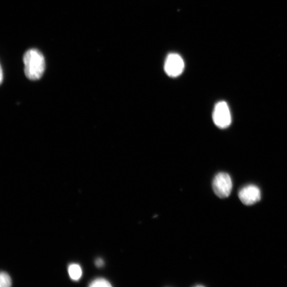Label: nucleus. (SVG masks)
Instances as JSON below:
<instances>
[{
	"instance_id": "obj_1",
	"label": "nucleus",
	"mask_w": 287,
	"mask_h": 287,
	"mask_svg": "<svg viewBox=\"0 0 287 287\" xmlns=\"http://www.w3.org/2000/svg\"><path fill=\"white\" fill-rule=\"evenodd\" d=\"M24 72L28 79L32 81L40 80L45 70V60L43 54L36 49H31L24 54Z\"/></svg>"
},
{
	"instance_id": "obj_2",
	"label": "nucleus",
	"mask_w": 287,
	"mask_h": 287,
	"mask_svg": "<svg viewBox=\"0 0 287 287\" xmlns=\"http://www.w3.org/2000/svg\"><path fill=\"white\" fill-rule=\"evenodd\" d=\"M212 187L217 197L220 199L227 198L232 191V179L227 173L220 172L214 178Z\"/></svg>"
},
{
	"instance_id": "obj_3",
	"label": "nucleus",
	"mask_w": 287,
	"mask_h": 287,
	"mask_svg": "<svg viewBox=\"0 0 287 287\" xmlns=\"http://www.w3.org/2000/svg\"><path fill=\"white\" fill-rule=\"evenodd\" d=\"M213 121L217 127L225 129L232 122V115L227 103L220 101L215 104L212 114Z\"/></svg>"
},
{
	"instance_id": "obj_4",
	"label": "nucleus",
	"mask_w": 287,
	"mask_h": 287,
	"mask_svg": "<svg viewBox=\"0 0 287 287\" xmlns=\"http://www.w3.org/2000/svg\"><path fill=\"white\" fill-rule=\"evenodd\" d=\"M185 63L181 56L176 53H171L167 56L164 69L165 73L170 78H177L183 73Z\"/></svg>"
},
{
	"instance_id": "obj_5",
	"label": "nucleus",
	"mask_w": 287,
	"mask_h": 287,
	"mask_svg": "<svg viewBox=\"0 0 287 287\" xmlns=\"http://www.w3.org/2000/svg\"><path fill=\"white\" fill-rule=\"evenodd\" d=\"M239 196L241 202L246 205H254L261 198L260 188L254 185L244 187L239 192Z\"/></svg>"
},
{
	"instance_id": "obj_6",
	"label": "nucleus",
	"mask_w": 287,
	"mask_h": 287,
	"mask_svg": "<svg viewBox=\"0 0 287 287\" xmlns=\"http://www.w3.org/2000/svg\"><path fill=\"white\" fill-rule=\"evenodd\" d=\"M68 273L70 277L73 281H78L82 276V270L81 266L78 264H72L69 266Z\"/></svg>"
},
{
	"instance_id": "obj_7",
	"label": "nucleus",
	"mask_w": 287,
	"mask_h": 287,
	"mask_svg": "<svg viewBox=\"0 0 287 287\" xmlns=\"http://www.w3.org/2000/svg\"><path fill=\"white\" fill-rule=\"evenodd\" d=\"M89 286L90 287H110L112 285L106 279L97 278L91 282Z\"/></svg>"
},
{
	"instance_id": "obj_8",
	"label": "nucleus",
	"mask_w": 287,
	"mask_h": 287,
	"mask_svg": "<svg viewBox=\"0 0 287 287\" xmlns=\"http://www.w3.org/2000/svg\"><path fill=\"white\" fill-rule=\"evenodd\" d=\"M12 285L11 278L5 272H1L0 274V286L9 287Z\"/></svg>"
},
{
	"instance_id": "obj_9",
	"label": "nucleus",
	"mask_w": 287,
	"mask_h": 287,
	"mask_svg": "<svg viewBox=\"0 0 287 287\" xmlns=\"http://www.w3.org/2000/svg\"><path fill=\"white\" fill-rule=\"evenodd\" d=\"M104 261L102 260V258H98L96 259L95 261V265H96V267H97L98 268L102 267L104 265Z\"/></svg>"
},
{
	"instance_id": "obj_10",
	"label": "nucleus",
	"mask_w": 287,
	"mask_h": 287,
	"mask_svg": "<svg viewBox=\"0 0 287 287\" xmlns=\"http://www.w3.org/2000/svg\"><path fill=\"white\" fill-rule=\"evenodd\" d=\"M1 79V82L2 83L3 81V70L2 68L1 69V79Z\"/></svg>"
},
{
	"instance_id": "obj_11",
	"label": "nucleus",
	"mask_w": 287,
	"mask_h": 287,
	"mask_svg": "<svg viewBox=\"0 0 287 287\" xmlns=\"http://www.w3.org/2000/svg\"><path fill=\"white\" fill-rule=\"evenodd\" d=\"M195 287H204V286L199 285L195 286Z\"/></svg>"
}]
</instances>
